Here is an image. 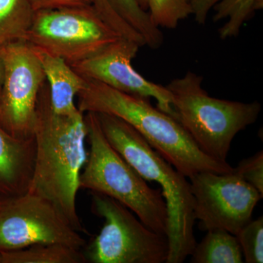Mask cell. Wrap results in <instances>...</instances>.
<instances>
[{
    "label": "cell",
    "mask_w": 263,
    "mask_h": 263,
    "mask_svg": "<svg viewBox=\"0 0 263 263\" xmlns=\"http://www.w3.org/2000/svg\"><path fill=\"white\" fill-rule=\"evenodd\" d=\"M35 160L29 193L51 202L78 232L84 231L76 206L79 177L87 153L84 114H57L46 81L40 91L35 126Z\"/></svg>",
    "instance_id": "cell-1"
},
{
    "label": "cell",
    "mask_w": 263,
    "mask_h": 263,
    "mask_svg": "<svg viewBox=\"0 0 263 263\" xmlns=\"http://www.w3.org/2000/svg\"><path fill=\"white\" fill-rule=\"evenodd\" d=\"M78 95L83 114H108L129 124L150 146L183 176L201 172L229 174L234 167L204 154L174 117L152 105L150 99L122 92L103 83L86 79Z\"/></svg>",
    "instance_id": "cell-2"
},
{
    "label": "cell",
    "mask_w": 263,
    "mask_h": 263,
    "mask_svg": "<svg viewBox=\"0 0 263 263\" xmlns=\"http://www.w3.org/2000/svg\"><path fill=\"white\" fill-rule=\"evenodd\" d=\"M95 114L110 146L143 179L160 186L167 213L169 253L166 263L183 262L197 245L190 181L127 122L110 114Z\"/></svg>",
    "instance_id": "cell-3"
},
{
    "label": "cell",
    "mask_w": 263,
    "mask_h": 263,
    "mask_svg": "<svg viewBox=\"0 0 263 263\" xmlns=\"http://www.w3.org/2000/svg\"><path fill=\"white\" fill-rule=\"evenodd\" d=\"M202 76L189 71L166 86L172 99L173 117L204 154L227 162L232 142L260 114L261 104L213 98L202 87Z\"/></svg>",
    "instance_id": "cell-4"
},
{
    "label": "cell",
    "mask_w": 263,
    "mask_h": 263,
    "mask_svg": "<svg viewBox=\"0 0 263 263\" xmlns=\"http://www.w3.org/2000/svg\"><path fill=\"white\" fill-rule=\"evenodd\" d=\"M89 152L79 177L80 189L103 194L128 208L156 233L167 236V213L160 189L146 180L110 146L98 117L85 113Z\"/></svg>",
    "instance_id": "cell-5"
},
{
    "label": "cell",
    "mask_w": 263,
    "mask_h": 263,
    "mask_svg": "<svg viewBox=\"0 0 263 263\" xmlns=\"http://www.w3.org/2000/svg\"><path fill=\"white\" fill-rule=\"evenodd\" d=\"M91 209L104 219L103 228L85 254L92 263H164L169 253L167 236L145 226L128 208L91 192Z\"/></svg>",
    "instance_id": "cell-6"
},
{
    "label": "cell",
    "mask_w": 263,
    "mask_h": 263,
    "mask_svg": "<svg viewBox=\"0 0 263 263\" xmlns=\"http://www.w3.org/2000/svg\"><path fill=\"white\" fill-rule=\"evenodd\" d=\"M119 37L89 5L35 11L24 41L71 66Z\"/></svg>",
    "instance_id": "cell-7"
},
{
    "label": "cell",
    "mask_w": 263,
    "mask_h": 263,
    "mask_svg": "<svg viewBox=\"0 0 263 263\" xmlns=\"http://www.w3.org/2000/svg\"><path fill=\"white\" fill-rule=\"evenodd\" d=\"M4 79L0 91V127L19 139L34 138L40 91L46 79L29 43L1 46Z\"/></svg>",
    "instance_id": "cell-8"
},
{
    "label": "cell",
    "mask_w": 263,
    "mask_h": 263,
    "mask_svg": "<svg viewBox=\"0 0 263 263\" xmlns=\"http://www.w3.org/2000/svg\"><path fill=\"white\" fill-rule=\"evenodd\" d=\"M85 242L42 197L27 193L0 200V253L46 243L80 249Z\"/></svg>",
    "instance_id": "cell-9"
},
{
    "label": "cell",
    "mask_w": 263,
    "mask_h": 263,
    "mask_svg": "<svg viewBox=\"0 0 263 263\" xmlns=\"http://www.w3.org/2000/svg\"><path fill=\"white\" fill-rule=\"evenodd\" d=\"M189 180L194 216L200 229L205 231L221 229L236 235L252 220L254 209L262 197L234 170L229 174L198 173Z\"/></svg>",
    "instance_id": "cell-10"
},
{
    "label": "cell",
    "mask_w": 263,
    "mask_h": 263,
    "mask_svg": "<svg viewBox=\"0 0 263 263\" xmlns=\"http://www.w3.org/2000/svg\"><path fill=\"white\" fill-rule=\"evenodd\" d=\"M141 47L136 41L119 37L71 67L82 77L103 83L122 92L155 99L157 108L173 117L172 99L167 87L147 80L132 65Z\"/></svg>",
    "instance_id": "cell-11"
},
{
    "label": "cell",
    "mask_w": 263,
    "mask_h": 263,
    "mask_svg": "<svg viewBox=\"0 0 263 263\" xmlns=\"http://www.w3.org/2000/svg\"><path fill=\"white\" fill-rule=\"evenodd\" d=\"M35 139H19L0 127V200L29 192L35 160Z\"/></svg>",
    "instance_id": "cell-12"
},
{
    "label": "cell",
    "mask_w": 263,
    "mask_h": 263,
    "mask_svg": "<svg viewBox=\"0 0 263 263\" xmlns=\"http://www.w3.org/2000/svg\"><path fill=\"white\" fill-rule=\"evenodd\" d=\"M32 47L46 76L53 110L64 115L79 111L76 98L84 89V78L60 57Z\"/></svg>",
    "instance_id": "cell-13"
},
{
    "label": "cell",
    "mask_w": 263,
    "mask_h": 263,
    "mask_svg": "<svg viewBox=\"0 0 263 263\" xmlns=\"http://www.w3.org/2000/svg\"><path fill=\"white\" fill-rule=\"evenodd\" d=\"M191 256L193 263L245 262L237 237L221 229L208 230Z\"/></svg>",
    "instance_id": "cell-14"
},
{
    "label": "cell",
    "mask_w": 263,
    "mask_h": 263,
    "mask_svg": "<svg viewBox=\"0 0 263 263\" xmlns=\"http://www.w3.org/2000/svg\"><path fill=\"white\" fill-rule=\"evenodd\" d=\"M2 263H86L80 249L60 243L36 245L1 252Z\"/></svg>",
    "instance_id": "cell-15"
},
{
    "label": "cell",
    "mask_w": 263,
    "mask_h": 263,
    "mask_svg": "<svg viewBox=\"0 0 263 263\" xmlns=\"http://www.w3.org/2000/svg\"><path fill=\"white\" fill-rule=\"evenodd\" d=\"M262 8L263 0H219L212 9L214 22L226 20L219 29V38L238 37L243 26Z\"/></svg>",
    "instance_id": "cell-16"
},
{
    "label": "cell",
    "mask_w": 263,
    "mask_h": 263,
    "mask_svg": "<svg viewBox=\"0 0 263 263\" xmlns=\"http://www.w3.org/2000/svg\"><path fill=\"white\" fill-rule=\"evenodd\" d=\"M34 13L29 0H0V46L24 41Z\"/></svg>",
    "instance_id": "cell-17"
},
{
    "label": "cell",
    "mask_w": 263,
    "mask_h": 263,
    "mask_svg": "<svg viewBox=\"0 0 263 263\" xmlns=\"http://www.w3.org/2000/svg\"><path fill=\"white\" fill-rule=\"evenodd\" d=\"M116 13L136 31L152 49H158L164 42V34L138 4V0H107Z\"/></svg>",
    "instance_id": "cell-18"
},
{
    "label": "cell",
    "mask_w": 263,
    "mask_h": 263,
    "mask_svg": "<svg viewBox=\"0 0 263 263\" xmlns=\"http://www.w3.org/2000/svg\"><path fill=\"white\" fill-rule=\"evenodd\" d=\"M159 28L175 29L192 15L188 0H138Z\"/></svg>",
    "instance_id": "cell-19"
},
{
    "label": "cell",
    "mask_w": 263,
    "mask_h": 263,
    "mask_svg": "<svg viewBox=\"0 0 263 263\" xmlns=\"http://www.w3.org/2000/svg\"><path fill=\"white\" fill-rule=\"evenodd\" d=\"M247 263L263 262V218L249 221L235 235Z\"/></svg>",
    "instance_id": "cell-20"
},
{
    "label": "cell",
    "mask_w": 263,
    "mask_h": 263,
    "mask_svg": "<svg viewBox=\"0 0 263 263\" xmlns=\"http://www.w3.org/2000/svg\"><path fill=\"white\" fill-rule=\"evenodd\" d=\"M92 6L102 18L121 37L136 41L141 47L146 46L143 38L116 13L107 0H92Z\"/></svg>",
    "instance_id": "cell-21"
},
{
    "label": "cell",
    "mask_w": 263,
    "mask_h": 263,
    "mask_svg": "<svg viewBox=\"0 0 263 263\" xmlns=\"http://www.w3.org/2000/svg\"><path fill=\"white\" fill-rule=\"evenodd\" d=\"M234 172L263 196V152L240 161Z\"/></svg>",
    "instance_id": "cell-22"
},
{
    "label": "cell",
    "mask_w": 263,
    "mask_h": 263,
    "mask_svg": "<svg viewBox=\"0 0 263 263\" xmlns=\"http://www.w3.org/2000/svg\"><path fill=\"white\" fill-rule=\"evenodd\" d=\"M34 11L92 5V0H29Z\"/></svg>",
    "instance_id": "cell-23"
},
{
    "label": "cell",
    "mask_w": 263,
    "mask_h": 263,
    "mask_svg": "<svg viewBox=\"0 0 263 263\" xmlns=\"http://www.w3.org/2000/svg\"><path fill=\"white\" fill-rule=\"evenodd\" d=\"M219 0H190L192 15L197 24L204 25L206 23L208 15L214 5Z\"/></svg>",
    "instance_id": "cell-24"
},
{
    "label": "cell",
    "mask_w": 263,
    "mask_h": 263,
    "mask_svg": "<svg viewBox=\"0 0 263 263\" xmlns=\"http://www.w3.org/2000/svg\"><path fill=\"white\" fill-rule=\"evenodd\" d=\"M4 60H3V53H2L1 46H0V91L3 86V79H4Z\"/></svg>",
    "instance_id": "cell-25"
},
{
    "label": "cell",
    "mask_w": 263,
    "mask_h": 263,
    "mask_svg": "<svg viewBox=\"0 0 263 263\" xmlns=\"http://www.w3.org/2000/svg\"><path fill=\"white\" fill-rule=\"evenodd\" d=\"M0 263H2V256H1V253H0Z\"/></svg>",
    "instance_id": "cell-26"
},
{
    "label": "cell",
    "mask_w": 263,
    "mask_h": 263,
    "mask_svg": "<svg viewBox=\"0 0 263 263\" xmlns=\"http://www.w3.org/2000/svg\"><path fill=\"white\" fill-rule=\"evenodd\" d=\"M189 2H190V0H188Z\"/></svg>",
    "instance_id": "cell-27"
}]
</instances>
